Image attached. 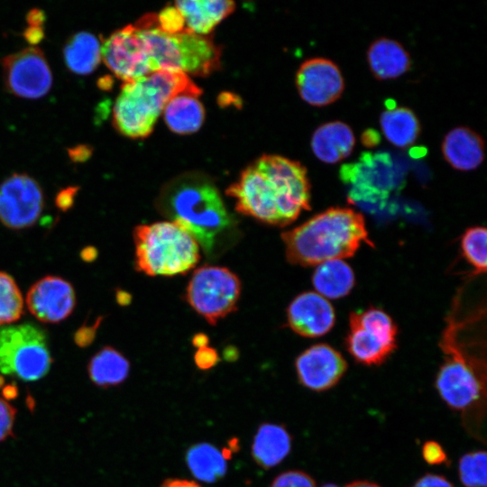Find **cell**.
<instances>
[{"instance_id": "obj_39", "label": "cell", "mask_w": 487, "mask_h": 487, "mask_svg": "<svg viewBox=\"0 0 487 487\" xmlns=\"http://www.w3.org/2000/svg\"><path fill=\"white\" fill-rule=\"evenodd\" d=\"M78 188L69 187L60 190L56 198V206L62 211H66L73 205L74 198Z\"/></svg>"}, {"instance_id": "obj_45", "label": "cell", "mask_w": 487, "mask_h": 487, "mask_svg": "<svg viewBox=\"0 0 487 487\" xmlns=\"http://www.w3.org/2000/svg\"><path fill=\"white\" fill-rule=\"evenodd\" d=\"M207 337L203 334H198L193 338V344L197 348H200L207 345Z\"/></svg>"}, {"instance_id": "obj_36", "label": "cell", "mask_w": 487, "mask_h": 487, "mask_svg": "<svg viewBox=\"0 0 487 487\" xmlns=\"http://www.w3.org/2000/svg\"><path fill=\"white\" fill-rule=\"evenodd\" d=\"M194 360L199 369L208 370L217 363L219 357L215 349L207 345L198 348Z\"/></svg>"}, {"instance_id": "obj_11", "label": "cell", "mask_w": 487, "mask_h": 487, "mask_svg": "<svg viewBox=\"0 0 487 487\" xmlns=\"http://www.w3.org/2000/svg\"><path fill=\"white\" fill-rule=\"evenodd\" d=\"M6 89L20 97L36 99L45 96L52 85L49 63L38 47H28L1 60Z\"/></svg>"}, {"instance_id": "obj_12", "label": "cell", "mask_w": 487, "mask_h": 487, "mask_svg": "<svg viewBox=\"0 0 487 487\" xmlns=\"http://www.w3.org/2000/svg\"><path fill=\"white\" fill-rule=\"evenodd\" d=\"M44 206L39 183L27 174H13L0 184V221L21 230L33 225Z\"/></svg>"}, {"instance_id": "obj_37", "label": "cell", "mask_w": 487, "mask_h": 487, "mask_svg": "<svg viewBox=\"0 0 487 487\" xmlns=\"http://www.w3.org/2000/svg\"><path fill=\"white\" fill-rule=\"evenodd\" d=\"M102 317L96 319L94 325L92 326H82L78 328L74 334V341L76 345L79 347H87L95 339L96 335L97 327L100 325Z\"/></svg>"}, {"instance_id": "obj_14", "label": "cell", "mask_w": 487, "mask_h": 487, "mask_svg": "<svg viewBox=\"0 0 487 487\" xmlns=\"http://www.w3.org/2000/svg\"><path fill=\"white\" fill-rule=\"evenodd\" d=\"M300 97L313 106H325L336 101L345 89V80L338 66L325 58L305 60L296 74Z\"/></svg>"}, {"instance_id": "obj_1", "label": "cell", "mask_w": 487, "mask_h": 487, "mask_svg": "<svg viewBox=\"0 0 487 487\" xmlns=\"http://www.w3.org/2000/svg\"><path fill=\"white\" fill-rule=\"evenodd\" d=\"M239 213L285 226L310 208V183L304 165L280 155H262L226 189Z\"/></svg>"}, {"instance_id": "obj_18", "label": "cell", "mask_w": 487, "mask_h": 487, "mask_svg": "<svg viewBox=\"0 0 487 487\" xmlns=\"http://www.w3.org/2000/svg\"><path fill=\"white\" fill-rule=\"evenodd\" d=\"M441 151L446 161L454 169L469 171L478 168L484 159V142L473 130L458 126L444 137Z\"/></svg>"}, {"instance_id": "obj_9", "label": "cell", "mask_w": 487, "mask_h": 487, "mask_svg": "<svg viewBox=\"0 0 487 487\" xmlns=\"http://www.w3.org/2000/svg\"><path fill=\"white\" fill-rule=\"evenodd\" d=\"M241 294V281L229 269L204 265L192 274L185 299L190 307L209 324L236 309Z\"/></svg>"}, {"instance_id": "obj_44", "label": "cell", "mask_w": 487, "mask_h": 487, "mask_svg": "<svg viewBox=\"0 0 487 487\" xmlns=\"http://www.w3.org/2000/svg\"><path fill=\"white\" fill-rule=\"evenodd\" d=\"M345 487H381V486L376 484L375 482H372L365 480H359V481L352 482L348 483L347 485H345Z\"/></svg>"}, {"instance_id": "obj_15", "label": "cell", "mask_w": 487, "mask_h": 487, "mask_svg": "<svg viewBox=\"0 0 487 487\" xmlns=\"http://www.w3.org/2000/svg\"><path fill=\"white\" fill-rule=\"evenodd\" d=\"M300 384L314 391L335 386L347 369L343 355L331 345L317 344L302 352L295 361Z\"/></svg>"}, {"instance_id": "obj_32", "label": "cell", "mask_w": 487, "mask_h": 487, "mask_svg": "<svg viewBox=\"0 0 487 487\" xmlns=\"http://www.w3.org/2000/svg\"><path fill=\"white\" fill-rule=\"evenodd\" d=\"M156 21L160 29L168 33L185 32L184 19L175 5L166 6L156 14Z\"/></svg>"}, {"instance_id": "obj_13", "label": "cell", "mask_w": 487, "mask_h": 487, "mask_svg": "<svg viewBox=\"0 0 487 487\" xmlns=\"http://www.w3.org/2000/svg\"><path fill=\"white\" fill-rule=\"evenodd\" d=\"M101 58L108 69L124 82L151 74L141 40L133 24H128L101 44Z\"/></svg>"}, {"instance_id": "obj_10", "label": "cell", "mask_w": 487, "mask_h": 487, "mask_svg": "<svg viewBox=\"0 0 487 487\" xmlns=\"http://www.w3.org/2000/svg\"><path fill=\"white\" fill-rule=\"evenodd\" d=\"M398 328L382 309L371 307L352 312L345 346L353 358L364 365H380L397 346Z\"/></svg>"}, {"instance_id": "obj_4", "label": "cell", "mask_w": 487, "mask_h": 487, "mask_svg": "<svg viewBox=\"0 0 487 487\" xmlns=\"http://www.w3.org/2000/svg\"><path fill=\"white\" fill-rule=\"evenodd\" d=\"M184 93L200 96L201 90L181 72L161 70L124 82L113 106V124L126 137L144 138L167 103Z\"/></svg>"}, {"instance_id": "obj_2", "label": "cell", "mask_w": 487, "mask_h": 487, "mask_svg": "<svg viewBox=\"0 0 487 487\" xmlns=\"http://www.w3.org/2000/svg\"><path fill=\"white\" fill-rule=\"evenodd\" d=\"M161 215L188 233L208 255H214L235 239L237 224L228 212L213 181L188 173L163 187L156 202Z\"/></svg>"}, {"instance_id": "obj_26", "label": "cell", "mask_w": 487, "mask_h": 487, "mask_svg": "<svg viewBox=\"0 0 487 487\" xmlns=\"http://www.w3.org/2000/svg\"><path fill=\"white\" fill-rule=\"evenodd\" d=\"M64 61L68 69L76 74L92 73L101 61V43L87 32L73 34L63 49Z\"/></svg>"}, {"instance_id": "obj_43", "label": "cell", "mask_w": 487, "mask_h": 487, "mask_svg": "<svg viewBox=\"0 0 487 487\" xmlns=\"http://www.w3.org/2000/svg\"><path fill=\"white\" fill-rule=\"evenodd\" d=\"M80 256L84 262H90L96 258L97 252L96 248L92 246H87L81 251Z\"/></svg>"}, {"instance_id": "obj_6", "label": "cell", "mask_w": 487, "mask_h": 487, "mask_svg": "<svg viewBox=\"0 0 487 487\" xmlns=\"http://www.w3.org/2000/svg\"><path fill=\"white\" fill-rule=\"evenodd\" d=\"M133 25L151 73L164 70L205 77L220 66L221 51L210 36L168 33L158 26L156 14L143 15Z\"/></svg>"}, {"instance_id": "obj_42", "label": "cell", "mask_w": 487, "mask_h": 487, "mask_svg": "<svg viewBox=\"0 0 487 487\" xmlns=\"http://www.w3.org/2000/svg\"><path fill=\"white\" fill-rule=\"evenodd\" d=\"M24 37L30 43H38L43 37V30L41 27H30L25 30Z\"/></svg>"}, {"instance_id": "obj_22", "label": "cell", "mask_w": 487, "mask_h": 487, "mask_svg": "<svg viewBox=\"0 0 487 487\" xmlns=\"http://www.w3.org/2000/svg\"><path fill=\"white\" fill-rule=\"evenodd\" d=\"M291 450V436L281 425L262 424L252 442L251 454L254 462L264 469L280 464Z\"/></svg>"}, {"instance_id": "obj_24", "label": "cell", "mask_w": 487, "mask_h": 487, "mask_svg": "<svg viewBox=\"0 0 487 487\" xmlns=\"http://www.w3.org/2000/svg\"><path fill=\"white\" fill-rule=\"evenodd\" d=\"M355 282L354 273L343 260H331L318 265L313 273L312 283L325 299H340L350 293Z\"/></svg>"}, {"instance_id": "obj_23", "label": "cell", "mask_w": 487, "mask_h": 487, "mask_svg": "<svg viewBox=\"0 0 487 487\" xmlns=\"http://www.w3.org/2000/svg\"><path fill=\"white\" fill-rule=\"evenodd\" d=\"M198 96L180 94L171 98L163 109V118L174 133L188 134L197 132L205 120V109Z\"/></svg>"}, {"instance_id": "obj_46", "label": "cell", "mask_w": 487, "mask_h": 487, "mask_svg": "<svg viewBox=\"0 0 487 487\" xmlns=\"http://www.w3.org/2000/svg\"><path fill=\"white\" fill-rule=\"evenodd\" d=\"M321 487H338L336 484L334 483H325Z\"/></svg>"}, {"instance_id": "obj_21", "label": "cell", "mask_w": 487, "mask_h": 487, "mask_svg": "<svg viewBox=\"0 0 487 487\" xmlns=\"http://www.w3.org/2000/svg\"><path fill=\"white\" fill-rule=\"evenodd\" d=\"M367 62L376 78L386 80L405 74L410 68L411 60L409 52L399 41L381 37L369 46Z\"/></svg>"}, {"instance_id": "obj_40", "label": "cell", "mask_w": 487, "mask_h": 487, "mask_svg": "<svg viewBox=\"0 0 487 487\" xmlns=\"http://www.w3.org/2000/svg\"><path fill=\"white\" fill-rule=\"evenodd\" d=\"M27 22L30 27L42 28L44 14L39 9H32L27 14Z\"/></svg>"}, {"instance_id": "obj_35", "label": "cell", "mask_w": 487, "mask_h": 487, "mask_svg": "<svg viewBox=\"0 0 487 487\" xmlns=\"http://www.w3.org/2000/svg\"><path fill=\"white\" fill-rule=\"evenodd\" d=\"M423 459L430 465H439L447 462V455L443 446L435 440H428L422 446Z\"/></svg>"}, {"instance_id": "obj_30", "label": "cell", "mask_w": 487, "mask_h": 487, "mask_svg": "<svg viewBox=\"0 0 487 487\" xmlns=\"http://www.w3.org/2000/svg\"><path fill=\"white\" fill-rule=\"evenodd\" d=\"M23 312L22 292L12 276L0 271V326L17 321Z\"/></svg>"}, {"instance_id": "obj_16", "label": "cell", "mask_w": 487, "mask_h": 487, "mask_svg": "<svg viewBox=\"0 0 487 487\" xmlns=\"http://www.w3.org/2000/svg\"><path fill=\"white\" fill-rule=\"evenodd\" d=\"M26 304L30 312L44 323H59L67 318L76 306V294L68 280L45 276L28 290Z\"/></svg>"}, {"instance_id": "obj_38", "label": "cell", "mask_w": 487, "mask_h": 487, "mask_svg": "<svg viewBox=\"0 0 487 487\" xmlns=\"http://www.w3.org/2000/svg\"><path fill=\"white\" fill-rule=\"evenodd\" d=\"M411 487H454V485L442 475L427 473L418 479Z\"/></svg>"}, {"instance_id": "obj_34", "label": "cell", "mask_w": 487, "mask_h": 487, "mask_svg": "<svg viewBox=\"0 0 487 487\" xmlns=\"http://www.w3.org/2000/svg\"><path fill=\"white\" fill-rule=\"evenodd\" d=\"M16 409L4 398L0 397V441L8 437L14 427Z\"/></svg>"}, {"instance_id": "obj_3", "label": "cell", "mask_w": 487, "mask_h": 487, "mask_svg": "<svg viewBox=\"0 0 487 487\" xmlns=\"http://www.w3.org/2000/svg\"><path fill=\"white\" fill-rule=\"evenodd\" d=\"M287 260L295 265L317 266L353 256L363 243L371 244L363 216L349 207L328 208L284 232Z\"/></svg>"}, {"instance_id": "obj_25", "label": "cell", "mask_w": 487, "mask_h": 487, "mask_svg": "<svg viewBox=\"0 0 487 487\" xmlns=\"http://www.w3.org/2000/svg\"><path fill=\"white\" fill-rule=\"evenodd\" d=\"M87 372L93 383L108 388L119 385L126 380L130 363L118 350L112 346H105L91 357Z\"/></svg>"}, {"instance_id": "obj_33", "label": "cell", "mask_w": 487, "mask_h": 487, "mask_svg": "<svg viewBox=\"0 0 487 487\" xmlns=\"http://www.w3.org/2000/svg\"><path fill=\"white\" fill-rule=\"evenodd\" d=\"M271 487H317V484L307 473L299 470H289L277 475Z\"/></svg>"}, {"instance_id": "obj_17", "label": "cell", "mask_w": 487, "mask_h": 487, "mask_svg": "<svg viewBox=\"0 0 487 487\" xmlns=\"http://www.w3.org/2000/svg\"><path fill=\"white\" fill-rule=\"evenodd\" d=\"M289 327L304 337H319L335 325V314L330 302L314 291L298 295L287 308Z\"/></svg>"}, {"instance_id": "obj_29", "label": "cell", "mask_w": 487, "mask_h": 487, "mask_svg": "<svg viewBox=\"0 0 487 487\" xmlns=\"http://www.w3.org/2000/svg\"><path fill=\"white\" fill-rule=\"evenodd\" d=\"M487 231L483 226H473L465 230L461 237L460 246L466 262L473 269L472 274L486 272Z\"/></svg>"}, {"instance_id": "obj_28", "label": "cell", "mask_w": 487, "mask_h": 487, "mask_svg": "<svg viewBox=\"0 0 487 487\" xmlns=\"http://www.w3.org/2000/svg\"><path fill=\"white\" fill-rule=\"evenodd\" d=\"M185 459L192 475L204 482H215L223 478L227 471L226 454L208 443L190 446Z\"/></svg>"}, {"instance_id": "obj_8", "label": "cell", "mask_w": 487, "mask_h": 487, "mask_svg": "<svg viewBox=\"0 0 487 487\" xmlns=\"http://www.w3.org/2000/svg\"><path fill=\"white\" fill-rule=\"evenodd\" d=\"M52 359L47 335L31 323L0 328V372L34 381L50 371Z\"/></svg>"}, {"instance_id": "obj_19", "label": "cell", "mask_w": 487, "mask_h": 487, "mask_svg": "<svg viewBox=\"0 0 487 487\" xmlns=\"http://www.w3.org/2000/svg\"><path fill=\"white\" fill-rule=\"evenodd\" d=\"M355 137L344 122L332 121L319 125L312 134L310 146L315 156L329 164L346 159L353 152Z\"/></svg>"}, {"instance_id": "obj_27", "label": "cell", "mask_w": 487, "mask_h": 487, "mask_svg": "<svg viewBox=\"0 0 487 487\" xmlns=\"http://www.w3.org/2000/svg\"><path fill=\"white\" fill-rule=\"evenodd\" d=\"M380 125L388 142L399 148L412 145L420 133L419 120L408 107L396 106L384 110L380 116Z\"/></svg>"}, {"instance_id": "obj_20", "label": "cell", "mask_w": 487, "mask_h": 487, "mask_svg": "<svg viewBox=\"0 0 487 487\" xmlns=\"http://www.w3.org/2000/svg\"><path fill=\"white\" fill-rule=\"evenodd\" d=\"M185 23V32L207 35L234 9V3L222 0H182L174 3Z\"/></svg>"}, {"instance_id": "obj_41", "label": "cell", "mask_w": 487, "mask_h": 487, "mask_svg": "<svg viewBox=\"0 0 487 487\" xmlns=\"http://www.w3.org/2000/svg\"><path fill=\"white\" fill-rule=\"evenodd\" d=\"M161 487H201L198 482L186 479H167Z\"/></svg>"}, {"instance_id": "obj_7", "label": "cell", "mask_w": 487, "mask_h": 487, "mask_svg": "<svg viewBox=\"0 0 487 487\" xmlns=\"http://www.w3.org/2000/svg\"><path fill=\"white\" fill-rule=\"evenodd\" d=\"M133 241L135 269L149 276L184 274L200 259L195 238L170 221L135 226Z\"/></svg>"}, {"instance_id": "obj_31", "label": "cell", "mask_w": 487, "mask_h": 487, "mask_svg": "<svg viewBox=\"0 0 487 487\" xmlns=\"http://www.w3.org/2000/svg\"><path fill=\"white\" fill-rule=\"evenodd\" d=\"M485 451L477 450L464 454L459 460L458 475L464 487H486Z\"/></svg>"}, {"instance_id": "obj_5", "label": "cell", "mask_w": 487, "mask_h": 487, "mask_svg": "<svg viewBox=\"0 0 487 487\" xmlns=\"http://www.w3.org/2000/svg\"><path fill=\"white\" fill-rule=\"evenodd\" d=\"M460 297L459 292L440 338L444 362L436 374V389L451 409L465 413L484 400L486 365L484 359L472 354L460 339L463 325L457 319Z\"/></svg>"}]
</instances>
